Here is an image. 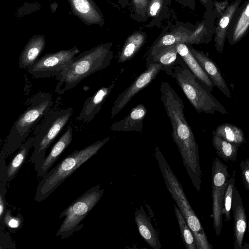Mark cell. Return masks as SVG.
I'll use <instances>...</instances> for the list:
<instances>
[{
  "mask_svg": "<svg viewBox=\"0 0 249 249\" xmlns=\"http://www.w3.org/2000/svg\"><path fill=\"white\" fill-rule=\"evenodd\" d=\"M219 3V2H218ZM220 6L218 5H216V8L218 12H221L223 10V9L225 8V6H226V3L225 2L223 3H219Z\"/></svg>",
  "mask_w": 249,
  "mask_h": 249,
  "instance_id": "obj_36",
  "label": "cell"
},
{
  "mask_svg": "<svg viewBox=\"0 0 249 249\" xmlns=\"http://www.w3.org/2000/svg\"><path fill=\"white\" fill-rule=\"evenodd\" d=\"M119 77L118 75L109 86L102 87L85 100L81 111L76 118V122L89 123L94 119L111 93Z\"/></svg>",
  "mask_w": 249,
  "mask_h": 249,
  "instance_id": "obj_12",
  "label": "cell"
},
{
  "mask_svg": "<svg viewBox=\"0 0 249 249\" xmlns=\"http://www.w3.org/2000/svg\"><path fill=\"white\" fill-rule=\"evenodd\" d=\"M235 182V179L234 177L231 178L229 179L224 199V206L222 213L229 221H230L231 219V210L232 205Z\"/></svg>",
  "mask_w": 249,
  "mask_h": 249,
  "instance_id": "obj_31",
  "label": "cell"
},
{
  "mask_svg": "<svg viewBox=\"0 0 249 249\" xmlns=\"http://www.w3.org/2000/svg\"><path fill=\"white\" fill-rule=\"evenodd\" d=\"M72 13L85 24L102 25L104 20L101 11L93 0H68Z\"/></svg>",
  "mask_w": 249,
  "mask_h": 249,
  "instance_id": "obj_15",
  "label": "cell"
},
{
  "mask_svg": "<svg viewBox=\"0 0 249 249\" xmlns=\"http://www.w3.org/2000/svg\"><path fill=\"white\" fill-rule=\"evenodd\" d=\"M0 222H1L3 215L6 211V201L5 199V195L6 193V189L3 185L2 183H0Z\"/></svg>",
  "mask_w": 249,
  "mask_h": 249,
  "instance_id": "obj_33",
  "label": "cell"
},
{
  "mask_svg": "<svg viewBox=\"0 0 249 249\" xmlns=\"http://www.w3.org/2000/svg\"><path fill=\"white\" fill-rule=\"evenodd\" d=\"M144 41L145 36L142 33H136L129 36L118 55L117 63H123L131 59L142 46Z\"/></svg>",
  "mask_w": 249,
  "mask_h": 249,
  "instance_id": "obj_24",
  "label": "cell"
},
{
  "mask_svg": "<svg viewBox=\"0 0 249 249\" xmlns=\"http://www.w3.org/2000/svg\"><path fill=\"white\" fill-rule=\"evenodd\" d=\"M188 48L214 86L227 97L231 98L230 90L215 63L203 52L197 50L191 46Z\"/></svg>",
  "mask_w": 249,
  "mask_h": 249,
  "instance_id": "obj_14",
  "label": "cell"
},
{
  "mask_svg": "<svg viewBox=\"0 0 249 249\" xmlns=\"http://www.w3.org/2000/svg\"><path fill=\"white\" fill-rule=\"evenodd\" d=\"M240 0L236 1L229 6L220 18L216 29L215 38V47L218 52H222L228 26Z\"/></svg>",
  "mask_w": 249,
  "mask_h": 249,
  "instance_id": "obj_26",
  "label": "cell"
},
{
  "mask_svg": "<svg viewBox=\"0 0 249 249\" xmlns=\"http://www.w3.org/2000/svg\"><path fill=\"white\" fill-rule=\"evenodd\" d=\"M231 208L234 218V249H241L247 221L242 198L235 186L233 189Z\"/></svg>",
  "mask_w": 249,
  "mask_h": 249,
  "instance_id": "obj_16",
  "label": "cell"
},
{
  "mask_svg": "<svg viewBox=\"0 0 249 249\" xmlns=\"http://www.w3.org/2000/svg\"><path fill=\"white\" fill-rule=\"evenodd\" d=\"M162 0H152L149 5V13L151 17L156 16L159 13L161 6Z\"/></svg>",
  "mask_w": 249,
  "mask_h": 249,
  "instance_id": "obj_35",
  "label": "cell"
},
{
  "mask_svg": "<svg viewBox=\"0 0 249 249\" xmlns=\"http://www.w3.org/2000/svg\"><path fill=\"white\" fill-rule=\"evenodd\" d=\"M29 107L14 123L11 132L0 152V159H5L19 148L32 129L50 110L53 101L48 93L38 92L28 101Z\"/></svg>",
  "mask_w": 249,
  "mask_h": 249,
  "instance_id": "obj_3",
  "label": "cell"
},
{
  "mask_svg": "<svg viewBox=\"0 0 249 249\" xmlns=\"http://www.w3.org/2000/svg\"><path fill=\"white\" fill-rule=\"evenodd\" d=\"M36 133L26 140L19 147V150L6 166L5 159H0V183H6L12 180L17 175L19 170L25 162L29 150L35 141Z\"/></svg>",
  "mask_w": 249,
  "mask_h": 249,
  "instance_id": "obj_13",
  "label": "cell"
},
{
  "mask_svg": "<svg viewBox=\"0 0 249 249\" xmlns=\"http://www.w3.org/2000/svg\"><path fill=\"white\" fill-rule=\"evenodd\" d=\"M72 129L69 125L66 131L45 157L41 166L37 171V177L43 178L50 171L60 155L66 149L72 140Z\"/></svg>",
  "mask_w": 249,
  "mask_h": 249,
  "instance_id": "obj_17",
  "label": "cell"
},
{
  "mask_svg": "<svg viewBox=\"0 0 249 249\" xmlns=\"http://www.w3.org/2000/svg\"><path fill=\"white\" fill-rule=\"evenodd\" d=\"M249 27V2L243 11L232 34L231 42L235 43L243 36Z\"/></svg>",
  "mask_w": 249,
  "mask_h": 249,
  "instance_id": "obj_29",
  "label": "cell"
},
{
  "mask_svg": "<svg viewBox=\"0 0 249 249\" xmlns=\"http://www.w3.org/2000/svg\"><path fill=\"white\" fill-rule=\"evenodd\" d=\"M46 44L45 36L41 35H34L24 47L18 60L20 69H28L39 59Z\"/></svg>",
  "mask_w": 249,
  "mask_h": 249,
  "instance_id": "obj_18",
  "label": "cell"
},
{
  "mask_svg": "<svg viewBox=\"0 0 249 249\" xmlns=\"http://www.w3.org/2000/svg\"><path fill=\"white\" fill-rule=\"evenodd\" d=\"M79 53L80 50L74 47L47 53L39 58L27 71L35 78L57 77Z\"/></svg>",
  "mask_w": 249,
  "mask_h": 249,
  "instance_id": "obj_9",
  "label": "cell"
},
{
  "mask_svg": "<svg viewBox=\"0 0 249 249\" xmlns=\"http://www.w3.org/2000/svg\"><path fill=\"white\" fill-rule=\"evenodd\" d=\"M178 55L176 44L168 46L152 55L147 56L146 63V64L152 63L160 64L162 67V71L172 76Z\"/></svg>",
  "mask_w": 249,
  "mask_h": 249,
  "instance_id": "obj_22",
  "label": "cell"
},
{
  "mask_svg": "<svg viewBox=\"0 0 249 249\" xmlns=\"http://www.w3.org/2000/svg\"><path fill=\"white\" fill-rule=\"evenodd\" d=\"M160 92V100L172 124V138L184 166L191 178H197L202 174L198 146L185 117L183 101L168 82H161Z\"/></svg>",
  "mask_w": 249,
  "mask_h": 249,
  "instance_id": "obj_1",
  "label": "cell"
},
{
  "mask_svg": "<svg viewBox=\"0 0 249 249\" xmlns=\"http://www.w3.org/2000/svg\"><path fill=\"white\" fill-rule=\"evenodd\" d=\"M214 132L220 137L234 144L241 145L245 141L243 130L230 123L218 125Z\"/></svg>",
  "mask_w": 249,
  "mask_h": 249,
  "instance_id": "obj_27",
  "label": "cell"
},
{
  "mask_svg": "<svg viewBox=\"0 0 249 249\" xmlns=\"http://www.w3.org/2000/svg\"><path fill=\"white\" fill-rule=\"evenodd\" d=\"M247 227H248V231L249 232V221L247 222Z\"/></svg>",
  "mask_w": 249,
  "mask_h": 249,
  "instance_id": "obj_38",
  "label": "cell"
},
{
  "mask_svg": "<svg viewBox=\"0 0 249 249\" xmlns=\"http://www.w3.org/2000/svg\"><path fill=\"white\" fill-rule=\"evenodd\" d=\"M0 225L3 224L12 233L19 230L23 225V217L20 214L14 215L10 210H6L3 215Z\"/></svg>",
  "mask_w": 249,
  "mask_h": 249,
  "instance_id": "obj_30",
  "label": "cell"
},
{
  "mask_svg": "<svg viewBox=\"0 0 249 249\" xmlns=\"http://www.w3.org/2000/svg\"><path fill=\"white\" fill-rule=\"evenodd\" d=\"M136 12L144 16L146 12L147 0H132Z\"/></svg>",
  "mask_w": 249,
  "mask_h": 249,
  "instance_id": "obj_34",
  "label": "cell"
},
{
  "mask_svg": "<svg viewBox=\"0 0 249 249\" xmlns=\"http://www.w3.org/2000/svg\"><path fill=\"white\" fill-rule=\"evenodd\" d=\"M173 71L172 77L175 79L197 112L213 114L217 112L223 115L228 114L225 107L193 73L179 55Z\"/></svg>",
  "mask_w": 249,
  "mask_h": 249,
  "instance_id": "obj_6",
  "label": "cell"
},
{
  "mask_svg": "<svg viewBox=\"0 0 249 249\" xmlns=\"http://www.w3.org/2000/svg\"><path fill=\"white\" fill-rule=\"evenodd\" d=\"M192 33L188 31H177L164 35L152 46L147 56L172 45L179 43L191 44L190 36Z\"/></svg>",
  "mask_w": 249,
  "mask_h": 249,
  "instance_id": "obj_23",
  "label": "cell"
},
{
  "mask_svg": "<svg viewBox=\"0 0 249 249\" xmlns=\"http://www.w3.org/2000/svg\"><path fill=\"white\" fill-rule=\"evenodd\" d=\"M154 155L157 161L165 185L191 230L197 249H212L201 223L192 208L183 188L158 147Z\"/></svg>",
  "mask_w": 249,
  "mask_h": 249,
  "instance_id": "obj_5",
  "label": "cell"
},
{
  "mask_svg": "<svg viewBox=\"0 0 249 249\" xmlns=\"http://www.w3.org/2000/svg\"><path fill=\"white\" fill-rule=\"evenodd\" d=\"M212 142L217 154L224 161H235L240 145L229 142L218 136L214 130L212 132Z\"/></svg>",
  "mask_w": 249,
  "mask_h": 249,
  "instance_id": "obj_25",
  "label": "cell"
},
{
  "mask_svg": "<svg viewBox=\"0 0 249 249\" xmlns=\"http://www.w3.org/2000/svg\"><path fill=\"white\" fill-rule=\"evenodd\" d=\"M134 217L139 232L146 243L154 249H161L158 233L142 206L135 211Z\"/></svg>",
  "mask_w": 249,
  "mask_h": 249,
  "instance_id": "obj_20",
  "label": "cell"
},
{
  "mask_svg": "<svg viewBox=\"0 0 249 249\" xmlns=\"http://www.w3.org/2000/svg\"><path fill=\"white\" fill-rule=\"evenodd\" d=\"M104 192L100 185L92 187L73 201L60 214L59 218L65 217L55 236L65 239L80 230V223L98 203Z\"/></svg>",
  "mask_w": 249,
  "mask_h": 249,
  "instance_id": "obj_7",
  "label": "cell"
},
{
  "mask_svg": "<svg viewBox=\"0 0 249 249\" xmlns=\"http://www.w3.org/2000/svg\"><path fill=\"white\" fill-rule=\"evenodd\" d=\"M229 177L227 165L215 158L212 166V182L213 223L217 236L222 229L224 199Z\"/></svg>",
  "mask_w": 249,
  "mask_h": 249,
  "instance_id": "obj_10",
  "label": "cell"
},
{
  "mask_svg": "<svg viewBox=\"0 0 249 249\" xmlns=\"http://www.w3.org/2000/svg\"><path fill=\"white\" fill-rule=\"evenodd\" d=\"M245 188L249 191V159L243 160L240 164Z\"/></svg>",
  "mask_w": 249,
  "mask_h": 249,
  "instance_id": "obj_32",
  "label": "cell"
},
{
  "mask_svg": "<svg viewBox=\"0 0 249 249\" xmlns=\"http://www.w3.org/2000/svg\"><path fill=\"white\" fill-rule=\"evenodd\" d=\"M111 46L110 43L101 44L74 57L61 74L55 77L58 82L55 92L62 95L86 77L107 68L113 57Z\"/></svg>",
  "mask_w": 249,
  "mask_h": 249,
  "instance_id": "obj_2",
  "label": "cell"
},
{
  "mask_svg": "<svg viewBox=\"0 0 249 249\" xmlns=\"http://www.w3.org/2000/svg\"><path fill=\"white\" fill-rule=\"evenodd\" d=\"M177 51L193 73L212 91L214 86L213 83L203 70L199 63L190 52L186 44H177Z\"/></svg>",
  "mask_w": 249,
  "mask_h": 249,
  "instance_id": "obj_21",
  "label": "cell"
},
{
  "mask_svg": "<svg viewBox=\"0 0 249 249\" xmlns=\"http://www.w3.org/2000/svg\"><path fill=\"white\" fill-rule=\"evenodd\" d=\"M202 2H203V3H207V0H200Z\"/></svg>",
  "mask_w": 249,
  "mask_h": 249,
  "instance_id": "obj_37",
  "label": "cell"
},
{
  "mask_svg": "<svg viewBox=\"0 0 249 249\" xmlns=\"http://www.w3.org/2000/svg\"><path fill=\"white\" fill-rule=\"evenodd\" d=\"M161 71L162 67L160 64H146L145 70L116 98L111 108V118L116 116L137 93L151 83Z\"/></svg>",
  "mask_w": 249,
  "mask_h": 249,
  "instance_id": "obj_11",
  "label": "cell"
},
{
  "mask_svg": "<svg viewBox=\"0 0 249 249\" xmlns=\"http://www.w3.org/2000/svg\"><path fill=\"white\" fill-rule=\"evenodd\" d=\"M73 108L68 107L50 114L36 133L34 151L30 158L37 171L45 158L46 151L62 130L73 114Z\"/></svg>",
  "mask_w": 249,
  "mask_h": 249,
  "instance_id": "obj_8",
  "label": "cell"
},
{
  "mask_svg": "<svg viewBox=\"0 0 249 249\" xmlns=\"http://www.w3.org/2000/svg\"><path fill=\"white\" fill-rule=\"evenodd\" d=\"M109 139L107 137L98 140L67 155L39 182L34 198L35 201L41 202L46 199L77 168L96 154Z\"/></svg>",
  "mask_w": 249,
  "mask_h": 249,
  "instance_id": "obj_4",
  "label": "cell"
},
{
  "mask_svg": "<svg viewBox=\"0 0 249 249\" xmlns=\"http://www.w3.org/2000/svg\"><path fill=\"white\" fill-rule=\"evenodd\" d=\"M146 114V107L140 103L134 107L125 117L113 123L110 129L115 131L142 132L143 121Z\"/></svg>",
  "mask_w": 249,
  "mask_h": 249,
  "instance_id": "obj_19",
  "label": "cell"
},
{
  "mask_svg": "<svg viewBox=\"0 0 249 249\" xmlns=\"http://www.w3.org/2000/svg\"><path fill=\"white\" fill-rule=\"evenodd\" d=\"M174 211L178 221L181 237L187 249H197L194 235L180 212L178 208L174 205Z\"/></svg>",
  "mask_w": 249,
  "mask_h": 249,
  "instance_id": "obj_28",
  "label": "cell"
}]
</instances>
